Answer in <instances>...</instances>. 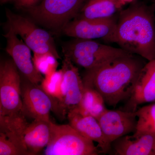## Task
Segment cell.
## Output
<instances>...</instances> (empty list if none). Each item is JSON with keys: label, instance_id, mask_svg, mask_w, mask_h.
Listing matches in <instances>:
<instances>
[{"label": "cell", "instance_id": "1", "mask_svg": "<svg viewBox=\"0 0 155 155\" xmlns=\"http://www.w3.org/2000/svg\"><path fill=\"white\" fill-rule=\"evenodd\" d=\"M144 58L129 54L87 70L83 83L93 87L102 96L108 106L116 107L130 97L141 69Z\"/></svg>", "mask_w": 155, "mask_h": 155}, {"label": "cell", "instance_id": "2", "mask_svg": "<svg viewBox=\"0 0 155 155\" xmlns=\"http://www.w3.org/2000/svg\"><path fill=\"white\" fill-rule=\"evenodd\" d=\"M155 4L137 1L119 12L114 43L148 61L155 59Z\"/></svg>", "mask_w": 155, "mask_h": 155}, {"label": "cell", "instance_id": "3", "mask_svg": "<svg viewBox=\"0 0 155 155\" xmlns=\"http://www.w3.org/2000/svg\"><path fill=\"white\" fill-rule=\"evenodd\" d=\"M64 55L86 70L94 69L115 58L129 54L121 48L103 44L94 40L74 38L62 47Z\"/></svg>", "mask_w": 155, "mask_h": 155}, {"label": "cell", "instance_id": "4", "mask_svg": "<svg viewBox=\"0 0 155 155\" xmlns=\"http://www.w3.org/2000/svg\"><path fill=\"white\" fill-rule=\"evenodd\" d=\"M101 153L94 141L81 134L70 125H58L51 122L49 142L46 155H97Z\"/></svg>", "mask_w": 155, "mask_h": 155}, {"label": "cell", "instance_id": "5", "mask_svg": "<svg viewBox=\"0 0 155 155\" xmlns=\"http://www.w3.org/2000/svg\"><path fill=\"white\" fill-rule=\"evenodd\" d=\"M87 0H42L27 9L35 20L53 30H61L75 18Z\"/></svg>", "mask_w": 155, "mask_h": 155}, {"label": "cell", "instance_id": "6", "mask_svg": "<svg viewBox=\"0 0 155 155\" xmlns=\"http://www.w3.org/2000/svg\"><path fill=\"white\" fill-rule=\"evenodd\" d=\"M8 28L19 35L23 41L37 54H50L60 59L54 38L46 31L37 26L28 18L6 11Z\"/></svg>", "mask_w": 155, "mask_h": 155}, {"label": "cell", "instance_id": "7", "mask_svg": "<svg viewBox=\"0 0 155 155\" xmlns=\"http://www.w3.org/2000/svg\"><path fill=\"white\" fill-rule=\"evenodd\" d=\"M19 70L13 60L0 65V116L22 112L21 83Z\"/></svg>", "mask_w": 155, "mask_h": 155}, {"label": "cell", "instance_id": "8", "mask_svg": "<svg viewBox=\"0 0 155 155\" xmlns=\"http://www.w3.org/2000/svg\"><path fill=\"white\" fill-rule=\"evenodd\" d=\"M118 17L105 19H93L75 17L69 21L61 31L67 36L74 38L94 40L114 43Z\"/></svg>", "mask_w": 155, "mask_h": 155}, {"label": "cell", "instance_id": "9", "mask_svg": "<svg viewBox=\"0 0 155 155\" xmlns=\"http://www.w3.org/2000/svg\"><path fill=\"white\" fill-rule=\"evenodd\" d=\"M63 78L61 99L56 103L54 110L65 116L70 110L77 108L82 99L84 91L83 79L78 69L67 56L62 62Z\"/></svg>", "mask_w": 155, "mask_h": 155}, {"label": "cell", "instance_id": "10", "mask_svg": "<svg viewBox=\"0 0 155 155\" xmlns=\"http://www.w3.org/2000/svg\"><path fill=\"white\" fill-rule=\"evenodd\" d=\"M21 84L22 112L34 119L51 121L50 111L54 110V100L38 84L28 80Z\"/></svg>", "mask_w": 155, "mask_h": 155}, {"label": "cell", "instance_id": "11", "mask_svg": "<svg viewBox=\"0 0 155 155\" xmlns=\"http://www.w3.org/2000/svg\"><path fill=\"white\" fill-rule=\"evenodd\" d=\"M104 135L112 144L116 140L134 133L137 123L136 112L107 109L98 118Z\"/></svg>", "mask_w": 155, "mask_h": 155}, {"label": "cell", "instance_id": "12", "mask_svg": "<svg viewBox=\"0 0 155 155\" xmlns=\"http://www.w3.org/2000/svg\"><path fill=\"white\" fill-rule=\"evenodd\" d=\"M5 36L7 42L6 52L11 56L18 70L31 83H41L44 78L35 66L31 50L10 28Z\"/></svg>", "mask_w": 155, "mask_h": 155}, {"label": "cell", "instance_id": "13", "mask_svg": "<svg viewBox=\"0 0 155 155\" xmlns=\"http://www.w3.org/2000/svg\"><path fill=\"white\" fill-rule=\"evenodd\" d=\"M155 102V59L145 64L123 110L135 112L139 106Z\"/></svg>", "mask_w": 155, "mask_h": 155}, {"label": "cell", "instance_id": "14", "mask_svg": "<svg viewBox=\"0 0 155 155\" xmlns=\"http://www.w3.org/2000/svg\"><path fill=\"white\" fill-rule=\"evenodd\" d=\"M69 125L86 138L97 143L101 153L110 151L111 144L107 140L97 119L90 115H84L77 108L70 110L67 114Z\"/></svg>", "mask_w": 155, "mask_h": 155}, {"label": "cell", "instance_id": "15", "mask_svg": "<svg viewBox=\"0 0 155 155\" xmlns=\"http://www.w3.org/2000/svg\"><path fill=\"white\" fill-rule=\"evenodd\" d=\"M111 147L116 155H155V135L124 136L112 143Z\"/></svg>", "mask_w": 155, "mask_h": 155}, {"label": "cell", "instance_id": "16", "mask_svg": "<svg viewBox=\"0 0 155 155\" xmlns=\"http://www.w3.org/2000/svg\"><path fill=\"white\" fill-rule=\"evenodd\" d=\"M51 121L34 119L24 132V141L31 155H36L47 146L51 135Z\"/></svg>", "mask_w": 155, "mask_h": 155}, {"label": "cell", "instance_id": "17", "mask_svg": "<svg viewBox=\"0 0 155 155\" xmlns=\"http://www.w3.org/2000/svg\"><path fill=\"white\" fill-rule=\"evenodd\" d=\"M22 112L7 116H0V132L4 133L11 142L24 152L31 155L24 141V132L28 124Z\"/></svg>", "mask_w": 155, "mask_h": 155}, {"label": "cell", "instance_id": "18", "mask_svg": "<svg viewBox=\"0 0 155 155\" xmlns=\"http://www.w3.org/2000/svg\"><path fill=\"white\" fill-rule=\"evenodd\" d=\"M122 10L115 0H87L76 17L108 19L116 16Z\"/></svg>", "mask_w": 155, "mask_h": 155}, {"label": "cell", "instance_id": "19", "mask_svg": "<svg viewBox=\"0 0 155 155\" xmlns=\"http://www.w3.org/2000/svg\"><path fill=\"white\" fill-rule=\"evenodd\" d=\"M84 87L83 96L77 109L83 115H90L97 119L107 109L104 100L93 87L84 84Z\"/></svg>", "mask_w": 155, "mask_h": 155}, {"label": "cell", "instance_id": "20", "mask_svg": "<svg viewBox=\"0 0 155 155\" xmlns=\"http://www.w3.org/2000/svg\"><path fill=\"white\" fill-rule=\"evenodd\" d=\"M135 112L137 116V123L133 135H155V102L143 106Z\"/></svg>", "mask_w": 155, "mask_h": 155}, {"label": "cell", "instance_id": "21", "mask_svg": "<svg viewBox=\"0 0 155 155\" xmlns=\"http://www.w3.org/2000/svg\"><path fill=\"white\" fill-rule=\"evenodd\" d=\"M63 78V71L61 69L45 75L41 84L44 90L54 100L55 107L57 102L61 99Z\"/></svg>", "mask_w": 155, "mask_h": 155}, {"label": "cell", "instance_id": "22", "mask_svg": "<svg viewBox=\"0 0 155 155\" xmlns=\"http://www.w3.org/2000/svg\"><path fill=\"white\" fill-rule=\"evenodd\" d=\"M58 59L50 54H34L33 61L39 72L45 75L56 72L58 67Z\"/></svg>", "mask_w": 155, "mask_h": 155}, {"label": "cell", "instance_id": "23", "mask_svg": "<svg viewBox=\"0 0 155 155\" xmlns=\"http://www.w3.org/2000/svg\"><path fill=\"white\" fill-rule=\"evenodd\" d=\"M0 155H26L9 140L4 133L0 132Z\"/></svg>", "mask_w": 155, "mask_h": 155}, {"label": "cell", "instance_id": "24", "mask_svg": "<svg viewBox=\"0 0 155 155\" xmlns=\"http://www.w3.org/2000/svg\"><path fill=\"white\" fill-rule=\"evenodd\" d=\"M39 0H13L16 7L18 8H30L36 5Z\"/></svg>", "mask_w": 155, "mask_h": 155}, {"label": "cell", "instance_id": "25", "mask_svg": "<svg viewBox=\"0 0 155 155\" xmlns=\"http://www.w3.org/2000/svg\"><path fill=\"white\" fill-rule=\"evenodd\" d=\"M116 3L118 4L119 7L122 8L124 6L126 5L127 4H131V3L135 2L137 0H115Z\"/></svg>", "mask_w": 155, "mask_h": 155}, {"label": "cell", "instance_id": "26", "mask_svg": "<svg viewBox=\"0 0 155 155\" xmlns=\"http://www.w3.org/2000/svg\"><path fill=\"white\" fill-rule=\"evenodd\" d=\"M0 1L1 4H3L8 2H13V0H0Z\"/></svg>", "mask_w": 155, "mask_h": 155}, {"label": "cell", "instance_id": "27", "mask_svg": "<svg viewBox=\"0 0 155 155\" xmlns=\"http://www.w3.org/2000/svg\"><path fill=\"white\" fill-rule=\"evenodd\" d=\"M150 1L152 3L155 4V0H150Z\"/></svg>", "mask_w": 155, "mask_h": 155}, {"label": "cell", "instance_id": "28", "mask_svg": "<svg viewBox=\"0 0 155 155\" xmlns=\"http://www.w3.org/2000/svg\"></svg>", "mask_w": 155, "mask_h": 155}]
</instances>
